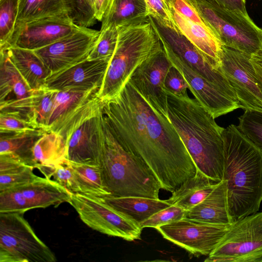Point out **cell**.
Returning a JSON list of instances; mask_svg holds the SVG:
<instances>
[{
	"instance_id": "obj_1",
	"label": "cell",
	"mask_w": 262,
	"mask_h": 262,
	"mask_svg": "<svg viewBox=\"0 0 262 262\" xmlns=\"http://www.w3.org/2000/svg\"><path fill=\"white\" fill-rule=\"evenodd\" d=\"M102 102L112 134L149 168L161 189L172 193L195 175L196 166L168 117L152 108L129 81Z\"/></svg>"
},
{
	"instance_id": "obj_2",
	"label": "cell",
	"mask_w": 262,
	"mask_h": 262,
	"mask_svg": "<svg viewBox=\"0 0 262 262\" xmlns=\"http://www.w3.org/2000/svg\"><path fill=\"white\" fill-rule=\"evenodd\" d=\"M167 95V116L180 135L198 170L209 178L223 180V132L214 117L188 94Z\"/></svg>"
},
{
	"instance_id": "obj_3",
	"label": "cell",
	"mask_w": 262,
	"mask_h": 262,
	"mask_svg": "<svg viewBox=\"0 0 262 262\" xmlns=\"http://www.w3.org/2000/svg\"><path fill=\"white\" fill-rule=\"evenodd\" d=\"M223 180L233 223L258 212L262 202V150L231 124L223 132Z\"/></svg>"
},
{
	"instance_id": "obj_4",
	"label": "cell",
	"mask_w": 262,
	"mask_h": 262,
	"mask_svg": "<svg viewBox=\"0 0 262 262\" xmlns=\"http://www.w3.org/2000/svg\"><path fill=\"white\" fill-rule=\"evenodd\" d=\"M104 127L105 139L98 165L110 196L159 199L161 187L152 171L141 160L124 148L104 118Z\"/></svg>"
},
{
	"instance_id": "obj_5",
	"label": "cell",
	"mask_w": 262,
	"mask_h": 262,
	"mask_svg": "<svg viewBox=\"0 0 262 262\" xmlns=\"http://www.w3.org/2000/svg\"><path fill=\"white\" fill-rule=\"evenodd\" d=\"M118 28L116 48L97 93L101 101L118 95L137 68L162 47L149 21Z\"/></svg>"
},
{
	"instance_id": "obj_6",
	"label": "cell",
	"mask_w": 262,
	"mask_h": 262,
	"mask_svg": "<svg viewBox=\"0 0 262 262\" xmlns=\"http://www.w3.org/2000/svg\"><path fill=\"white\" fill-rule=\"evenodd\" d=\"M51 130L65 139L70 162L98 165L105 133L102 102L97 93Z\"/></svg>"
},
{
	"instance_id": "obj_7",
	"label": "cell",
	"mask_w": 262,
	"mask_h": 262,
	"mask_svg": "<svg viewBox=\"0 0 262 262\" xmlns=\"http://www.w3.org/2000/svg\"><path fill=\"white\" fill-rule=\"evenodd\" d=\"M193 3L223 45L250 55L262 49V28L249 15L223 9L205 0Z\"/></svg>"
},
{
	"instance_id": "obj_8",
	"label": "cell",
	"mask_w": 262,
	"mask_h": 262,
	"mask_svg": "<svg viewBox=\"0 0 262 262\" xmlns=\"http://www.w3.org/2000/svg\"><path fill=\"white\" fill-rule=\"evenodd\" d=\"M24 213H0V262H55L56 257L37 236Z\"/></svg>"
},
{
	"instance_id": "obj_9",
	"label": "cell",
	"mask_w": 262,
	"mask_h": 262,
	"mask_svg": "<svg viewBox=\"0 0 262 262\" xmlns=\"http://www.w3.org/2000/svg\"><path fill=\"white\" fill-rule=\"evenodd\" d=\"M206 262H262V212L231 224Z\"/></svg>"
},
{
	"instance_id": "obj_10",
	"label": "cell",
	"mask_w": 262,
	"mask_h": 262,
	"mask_svg": "<svg viewBox=\"0 0 262 262\" xmlns=\"http://www.w3.org/2000/svg\"><path fill=\"white\" fill-rule=\"evenodd\" d=\"M69 204L82 221L95 230L127 241L141 239L142 229L108 205L104 198L72 194Z\"/></svg>"
},
{
	"instance_id": "obj_11",
	"label": "cell",
	"mask_w": 262,
	"mask_h": 262,
	"mask_svg": "<svg viewBox=\"0 0 262 262\" xmlns=\"http://www.w3.org/2000/svg\"><path fill=\"white\" fill-rule=\"evenodd\" d=\"M71 194L55 180L39 177L26 184L1 192L0 213H25L36 208L56 207L69 203Z\"/></svg>"
},
{
	"instance_id": "obj_12",
	"label": "cell",
	"mask_w": 262,
	"mask_h": 262,
	"mask_svg": "<svg viewBox=\"0 0 262 262\" xmlns=\"http://www.w3.org/2000/svg\"><path fill=\"white\" fill-rule=\"evenodd\" d=\"M229 226L184 217L156 229L164 238L189 253L208 256L219 245Z\"/></svg>"
},
{
	"instance_id": "obj_13",
	"label": "cell",
	"mask_w": 262,
	"mask_h": 262,
	"mask_svg": "<svg viewBox=\"0 0 262 262\" xmlns=\"http://www.w3.org/2000/svg\"><path fill=\"white\" fill-rule=\"evenodd\" d=\"M251 56L222 45L221 69L234 90L241 108L262 112V94L250 60Z\"/></svg>"
},
{
	"instance_id": "obj_14",
	"label": "cell",
	"mask_w": 262,
	"mask_h": 262,
	"mask_svg": "<svg viewBox=\"0 0 262 262\" xmlns=\"http://www.w3.org/2000/svg\"><path fill=\"white\" fill-rule=\"evenodd\" d=\"M148 21L160 40L193 70L211 81L232 98L238 100L236 94L221 69H213L195 46L176 28L166 24L158 18L149 15Z\"/></svg>"
},
{
	"instance_id": "obj_15",
	"label": "cell",
	"mask_w": 262,
	"mask_h": 262,
	"mask_svg": "<svg viewBox=\"0 0 262 262\" xmlns=\"http://www.w3.org/2000/svg\"><path fill=\"white\" fill-rule=\"evenodd\" d=\"M100 31L80 27L58 41L34 51L52 75L86 59Z\"/></svg>"
},
{
	"instance_id": "obj_16",
	"label": "cell",
	"mask_w": 262,
	"mask_h": 262,
	"mask_svg": "<svg viewBox=\"0 0 262 262\" xmlns=\"http://www.w3.org/2000/svg\"><path fill=\"white\" fill-rule=\"evenodd\" d=\"M171 66L162 45L137 68L129 80L152 108L166 116L167 95L163 87L165 77Z\"/></svg>"
},
{
	"instance_id": "obj_17",
	"label": "cell",
	"mask_w": 262,
	"mask_h": 262,
	"mask_svg": "<svg viewBox=\"0 0 262 262\" xmlns=\"http://www.w3.org/2000/svg\"><path fill=\"white\" fill-rule=\"evenodd\" d=\"M161 42L172 65L182 73L195 99L214 118L241 108L238 100L193 70L165 42Z\"/></svg>"
},
{
	"instance_id": "obj_18",
	"label": "cell",
	"mask_w": 262,
	"mask_h": 262,
	"mask_svg": "<svg viewBox=\"0 0 262 262\" xmlns=\"http://www.w3.org/2000/svg\"><path fill=\"white\" fill-rule=\"evenodd\" d=\"M80 27L68 16L34 20L16 27L9 48L38 50L58 41Z\"/></svg>"
},
{
	"instance_id": "obj_19",
	"label": "cell",
	"mask_w": 262,
	"mask_h": 262,
	"mask_svg": "<svg viewBox=\"0 0 262 262\" xmlns=\"http://www.w3.org/2000/svg\"><path fill=\"white\" fill-rule=\"evenodd\" d=\"M109 64L110 62L105 60L86 59L50 76L45 85L50 89L56 91L70 89L99 90Z\"/></svg>"
},
{
	"instance_id": "obj_20",
	"label": "cell",
	"mask_w": 262,
	"mask_h": 262,
	"mask_svg": "<svg viewBox=\"0 0 262 262\" xmlns=\"http://www.w3.org/2000/svg\"><path fill=\"white\" fill-rule=\"evenodd\" d=\"M167 5L175 28L195 46L213 69L220 70L223 44L213 31L189 20Z\"/></svg>"
},
{
	"instance_id": "obj_21",
	"label": "cell",
	"mask_w": 262,
	"mask_h": 262,
	"mask_svg": "<svg viewBox=\"0 0 262 262\" xmlns=\"http://www.w3.org/2000/svg\"><path fill=\"white\" fill-rule=\"evenodd\" d=\"M34 168L51 179L54 167L68 159V146L64 138L56 132L44 133L33 148Z\"/></svg>"
},
{
	"instance_id": "obj_22",
	"label": "cell",
	"mask_w": 262,
	"mask_h": 262,
	"mask_svg": "<svg viewBox=\"0 0 262 262\" xmlns=\"http://www.w3.org/2000/svg\"><path fill=\"white\" fill-rule=\"evenodd\" d=\"M185 217L214 224H232L228 208L227 181H220L204 200L187 211Z\"/></svg>"
},
{
	"instance_id": "obj_23",
	"label": "cell",
	"mask_w": 262,
	"mask_h": 262,
	"mask_svg": "<svg viewBox=\"0 0 262 262\" xmlns=\"http://www.w3.org/2000/svg\"><path fill=\"white\" fill-rule=\"evenodd\" d=\"M149 15L145 0H111L101 20L100 30L146 23Z\"/></svg>"
},
{
	"instance_id": "obj_24",
	"label": "cell",
	"mask_w": 262,
	"mask_h": 262,
	"mask_svg": "<svg viewBox=\"0 0 262 262\" xmlns=\"http://www.w3.org/2000/svg\"><path fill=\"white\" fill-rule=\"evenodd\" d=\"M7 51L14 65L31 90L45 85L51 73L34 51L17 47H11Z\"/></svg>"
},
{
	"instance_id": "obj_25",
	"label": "cell",
	"mask_w": 262,
	"mask_h": 262,
	"mask_svg": "<svg viewBox=\"0 0 262 262\" xmlns=\"http://www.w3.org/2000/svg\"><path fill=\"white\" fill-rule=\"evenodd\" d=\"M31 90L11 61L7 50L0 51V103L23 100Z\"/></svg>"
},
{
	"instance_id": "obj_26",
	"label": "cell",
	"mask_w": 262,
	"mask_h": 262,
	"mask_svg": "<svg viewBox=\"0 0 262 262\" xmlns=\"http://www.w3.org/2000/svg\"><path fill=\"white\" fill-rule=\"evenodd\" d=\"M219 182L197 170L195 175L184 182L166 201L170 205L188 211L204 200Z\"/></svg>"
},
{
	"instance_id": "obj_27",
	"label": "cell",
	"mask_w": 262,
	"mask_h": 262,
	"mask_svg": "<svg viewBox=\"0 0 262 262\" xmlns=\"http://www.w3.org/2000/svg\"><path fill=\"white\" fill-rule=\"evenodd\" d=\"M104 199L108 205L139 226L156 212L171 205L166 200L141 196H107Z\"/></svg>"
},
{
	"instance_id": "obj_28",
	"label": "cell",
	"mask_w": 262,
	"mask_h": 262,
	"mask_svg": "<svg viewBox=\"0 0 262 262\" xmlns=\"http://www.w3.org/2000/svg\"><path fill=\"white\" fill-rule=\"evenodd\" d=\"M46 132L37 129L19 133L1 134L0 155H12L35 168L33 148L37 139Z\"/></svg>"
},
{
	"instance_id": "obj_29",
	"label": "cell",
	"mask_w": 262,
	"mask_h": 262,
	"mask_svg": "<svg viewBox=\"0 0 262 262\" xmlns=\"http://www.w3.org/2000/svg\"><path fill=\"white\" fill-rule=\"evenodd\" d=\"M98 91V90L97 89L88 91L74 89L57 91L46 132L51 130L70 113Z\"/></svg>"
},
{
	"instance_id": "obj_30",
	"label": "cell",
	"mask_w": 262,
	"mask_h": 262,
	"mask_svg": "<svg viewBox=\"0 0 262 262\" xmlns=\"http://www.w3.org/2000/svg\"><path fill=\"white\" fill-rule=\"evenodd\" d=\"M66 16V0H20L16 27L40 18Z\"/></svg>"
},
{
	"instance_id": "obj_31",
	"label": "cell",
	"mask_w": 262,
	"mask_h": 262,
	"mask_svg": "<svg viewBox=\"0 0 262 262\" xmlns=\"http://www.w3.org/2000/svg\"><path fill=\"white\" fill-rule=\"evenodd\" d=\"M79 193L101 198L110 196L97 164L70 162Z\"/></svg>"
},
{
	"instance_id": "obj_32",
	"label": "cell",
	"mask_w": 262,
	"mask_h": 262,
	"mask_svg": "<svg viewBox=\"0 0 262 262\" xmlns=\"http://www.w3.org/2000/svg\"><path fill=\"white\" fill-rule=\"evenodd\" d=\"M56 90L46 85L35 90L31 104L29 121L38 128L46 131Z\"/></svg>"
},
{
	"instance_id": "obj_33",
	"label": "cell",
	"mask_w": 262,
	"mask_h": 262,
	"mask_svg": "<svg viewBox=\"0 0 262 262\" xmlns=\"http://www.w3.org/2000/svg\"><path fill=\"white\" fill-rule=\"evenodd\" d=\"M20 0H0V51L7 50L14 34Z\"/></svg>"
},
{
	"instance_id": "obj_34",
	"label": "cell",
	"mask_w": 262,
	"mask_h": 262,
	"mask_svg": "<svg viewBox=\"0 0 262 262\" xmlns=\"http://www.w3.org/2000/svg\"><path fill=\"white\" fill-rule=\"evenodd\" d=\"M119 34V28L109 27L100 30L96 42L88 57L89 60L109 61L115 52Z\"/></svg>"
},
{
	"instance_id": "obj_35",
	"label": "cell",
	"mask_w": 262,
	"mask_h": 262,
	"mask_svg": "<svg viewBox=\"0 0 262 262\" xmlns=\"http://www.w3.org/2000/svg\"><path fill=\"white\" fill-rule=\"evenodd\" d=\"M238 120L239 131L262 150V112L246 110Z\"/></svg>"
},
{
	"instance_id": "obj_36",
	"label": "cell",
	"mask_w": 262,
	"mask_h": 262,
	"mask_svg": "<svg viewBox=\"0 0 262 262\" xmlns=\"http://www.w3.org/2000/svg\"><path fill=\"white\" fill-rule=\"evenodd\" d=\"M33 167L21 164L8 170L0 172V192L30 183L39 177Z\"/></svg>"
},
{
	"instance_id": "obj_37",
	"label": "cell",
	"mask_w": 262,
	"mask_h": 262,
	"mask_svg": "<svg viewBox=\"0 0 262 262\" xmlns=\"http://www.w3.org/2000/svg\"><path fill=\"white\" fill-rule=\"evenodd\" d=\"M68 16L77 25L90 28L93 26L97 19L88 0H66Z\"/></svg>"
},
{
	"instance_id": "obj_38",
	"label": "cell",
	"mask_w": 262,
	"mask_h": 262,
	"mask_svg": "<svg viewBox=\"0 0 262 262\" xmlns=\"http://www.w3.org/2000/svg\"><path fill=\"white\" fill-rule=\"evenodd\" d=\"M187 211L171 205L169 207L156 212L140 225L143 229L152 227L155 229L160 226L179 221L185 217Z\"/></svg>"
},
{
	"instance_id": "obj_39",
	"label": "cell",
	"mask_w": 262,
	"mask_h": 262,
	"mask_svg": "<svg viewBox=\"0 0 262 262\" xmlns=\"http://www.w3.org/2000/svg\"><path fill=\"white\" fill-rule=\"evenodd\" d=\"M54 180L67 189L72 194L79 193L70 161L67 159L54 167Z\"/></svg>"
},
{
	"instance_id": "obj_40",
	"label": "cell",
	"mask_w": 262,
	"mask_h": 262,
	"mask_svg": "<svg viewBox=\"0 0 262 262\" xmlns=\"http://www.w3.org/2000/svg\"><path fill=\"white\" fill-rule=\"evenodd\" d=\"M41 129L31 122L11 114L0 113L1 134L19 133Z\"/></svg>"
},
{
	"instance_id": "obj_41",
	"label": "cell",
	"mask_w": 262,
	"mask_h": 262,
	"mask_svg": "<svg viewBox=\"0 0 262 262\" xmlns=\"http://www.w3.org/2000/svg\"><path fill=\"white\" fill-rule=\"evenodd\" d=\"M188 84L185 78L176 67L172 65L168 71L164 83L165 93L180 96L187 94Z\"/></svg>"
},
{
	"instance_id": "obj_42",
	"label": "cell",
	"mask_w": 262,
	"mask_h": 262,
	"mask_svg": "<svg viewBox=\"0 0 262 262\" xmlns=\"http://www.w3.org/2000/svg\"><path fill=\"white\" fill-rule=\"evenodd\" d=\"M167 4L189 20L210 29L193 4V0H165Z\"/></svg>"
},
{
	"instance_id": "obj_43",
	"label": "cell",
	"mask_w": 262,
	"mask_h": 262,
	"mask_svg": "<svg viewBox=\"0 0 262 262\" xmlns=\"http://www.w3.org/2000/svg\"><path fill=\"white\" fill-rule=\"evenodd\" d=\"M150 15L154 16L165 24L174 28V24L165 0H145Z\"/></svg>"
},
{
	"instance_id": "obj_44",
	"label": "cell",
	"mask_w": 262,
	"mask_h": 262,
	"mask_svg": "<svg viewBox=\"0 0 262 262\" xmlns=\"http://www.w3.org/2000/svg\"><path fill=\"white\" fill-rule=\"evenodd\" d=\"M209 4L223 9L248 15L246 0H205Z\"/></svg>"
},
{
	"instance_id": "obj_45",
	"label": "cell",
	"mask_w": 262,
	"mask_h": 262,
	"mask_svg": "<svg viewBox=\"0 0 262 262\" xmlns=\"http://www.w3.org/2000/svg\"><path fill=\"white\" fill-rule=\"evenodd\" d=\"M250 60L254 68L258 86L262 94V49L252 54Z\"/></svg>"
},
{
	"instance_id": "obj_46",
	"label": "cell",
	"mask_w": 262,
	"mask_h": 262,
	"mask_svg": "<svg viewBox=\"0 0 262 262\" xmlns=\"http://www.w3.org/2000/svg\"><path fill=\"white\" fill-rule=\"evenodd\" d=\"M111 0H88L97 20L101 21Z\"/></svg>"
}]
</instances>
